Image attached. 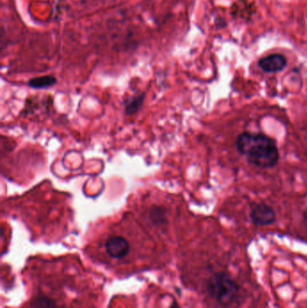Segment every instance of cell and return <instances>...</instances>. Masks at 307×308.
I'll return each mask as SVG.
<instances>
[{"instance_id": "cell-9", "label": "cell", "mask_w": 307, "mask_h": 308, "mask_svg": "<svg viewBox=\"0 0 307 308\" xmlns=\"http://www.w3.org/2000/svg\"><path fill=\"white\" fill-rule=\"evenodd\" d=\"M32 308H59L56 302L50 298H38L32 303Z\"/></svg>"}, {"instance_id": "cell-11", "label": "cell", "mask_w": 307, "mask_h": 308, "mask_svg": "<svg viewBox=\"0 0 307 308\" xmlns=\"http://www.w3.org/2000/svg\"><path fill=\"white\" fill-rule=\"evenodd\" d=\"M170 308H181L180 307V305L177 303V302H173L172 305H171V307Z\"/></svg>"}, {"instance_id": "cell-10", "label": "cell", "mask_w": 307, "mask_h": 308, "mask_svg": "<svg viewBox=\"0 0 307 308\" xmlns=\"http://www.w3.org/2000/svg\"><path fill=\"white\" fill-rule=\"evenodd\" d=\"M303 217H304V223H305V224L307 226V209L304 212Z\"/></svg>"}, {"instance_id": "cell-4", "label": "cell", "mask_w": 307, "mask_h": 308, "mask_svg": "<svg viewBox=\"0 0 307 308\" xmlns=\"http://www.w3.org/2000/svg\"><path fill=\"white\" fill-rule=\"evenodd\" d=\"M104 249L111 258L123 259L129 254L130 243L121 235H111L104 242Z\"/></svg>"}, {"instance_id": "cell-2", "label": "cell", "mask_w": 307, "mask_h": 308, "mask_svg": "<svg viewBox=\"0 0 307 308\" xmlns=\"http://www.w3.org/2000/svg\"><path fill=\"white\" fill-rule=\"evenodd\" d=\"M209 294L222 306H229L234 302L239 293V286L224 272H218L208 281Z\"/></svg>"}, {"instance_id": "cell-6", "label": "cell", "mask_w": 307, "mask_h": 308, "mask_svg": "<svg viewBox=\"0 0 307 308\" xmlns=\"http://www.w3.org/2000/svg\"><path fill=\"white\" fill-rule=\"evenodd\" d=\"M147 215L150 222L158 227L165 226L168 223V212L161 205H152Z\"/></svg>"}, {"instance_id": "cell-3", "label": "cell", "mask_w": 307, "mask_h": 308, "mask_svg": "<svg viewBox=\"0 0 307 308\" xmlns=\"http://www.w3.org/2000/svg\"><path fill=\"white\" fill-rule=\"evenodd\" d=\"M250 218L256 226H267L277 221V214L269 205L260 203L251 207Z\"/></svg>"}, {"instance_id": "cell-5", "label": "cell", "mask_w": 307, "mask_h": 308, "mask_svg": "<svg viewBox=\"0 0 307 308\" xmlns=\"http://www.w3.org/2000/svg\"><path fill=\"white\" fill-rule=\"evenodd\" d=\"M258 64L260 70L266 73H276L283 71L287 67L288 61L287 58L282 54L274 53L260 59Z\"/></svg>"}, {"instance_id": "cell-1", "label": "cell", "mask_w": 307, "mask_h": 308, "mask_svg": "<svg viewBox=\"0 0 307 308\" xmlns=\"http://www.w3.org/2000/svg\"><path fill=\"white\" fill-rule=\"evenodd\" d=\"M236 149L247 161L260 169L273 168L279 161V150L271 138L262 133H242L237 137Z\"/></svg>"}, {"instance_id": "cell-8", "label": "cell", "mask_w": 307, "mask_h": 308, "mask_svg": "<svg viewBox=\"0 0 307 308\" xmlns=\"http://www.w3.org/2000/svg\"><path fill=\"white\" fill-rule=\"evenodd\" d=\"M143 100H144L143 95L134 96L132 99H129L127 103L125 104L126 113L128 114H132L137 112L138 110L140 109V107L142 106Z\"/></svg>"}, {"instance_id": "cell-7", "label": "cell", "mask_w": 307, "mask_h": 308, "mask_svg": "<svg viewBox=\"0 0 307 308\" xmlns=\"http://www.w3.org/2000/svg\"><path fill=\"white\" fill-rule=\"evenodd\" d=\"M57 80L52 76L38 77L29 81V86L33 89H45L56 84Z\"/></svg>"}]
</instances>
